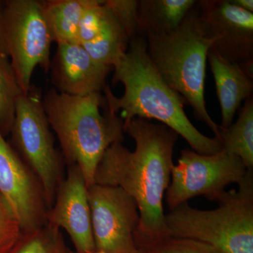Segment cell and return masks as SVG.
<instances>
[{
	"label": "cell",
	"mask_w": 253,
	"mask_h": 253,
	"mask_svg": "<svg viewBox=\"0 0 253 253\" xmlns=\"http://www.w3.org/2000/svg\"><path fill=\"white\" fill-rule=\"evenodd\" d=\"M229 1H231V4L235 5L240 9L253 13V0H229Z\"/></svg>",
	"instance_id": "obj_25"
},
{
	"label": "cell",
	"mask_w": 253,
	"mask_h": 253,
	"mask_svg": "<svg viewBox=\"0 0 253 253\" xmlns=\"http://www.w3.org/2000/svg\"><path fill=\"white\" fill-rule=\"evenodd\" d=\"M222 149L239 157L248 169H253V98L246 100L235 123L219 130Z\"/></svg>",
	"instance_id": "obj_17"
},
{
	"label": "cell",
	"mask_w": 253,
	"mask_h": 253,
	"mask_svg": "<svg viewBox=\"0 0 253 253\" xmlns=\"http://www.w3.org/2000/svg\"><path fill=\"white\" fill-rule=\"evenodd\" d=\"M23 94L9 58L0 51V131L4 136L10 134L16 103Z\"/></svg>",
	"instance_id": "obj_18"
},
{
	"label": "cell",
	"mask_w": 253,
	"mask_h": 253,
	"mask_svg": "<svg viewBox=\"0 0 253 253\" xmlns=\"http://www.w3.org/2000/svg\"><path fill=\"white\" fill-rule=\"evenodd\" d=\"M11 146L39 179L48 209L63 179V159L56 149L40 89L31 86L16 103Z\"/></svg>",
	"instance_id": "obj_7"
},
{
	"label": "cell",
	"mask_w": 253,
	"mask_h": 253,
	"mask_svg": "<svg viewBox=\"0 0 253 253\" xmlns=\"http://www.w3.org/2000/svg\"><path fill=\"white\" fill-rule=\"evenodd\" d=\"M107 6L126 32L129 41L137 36V0H104Z\"/></svg>",
	"instance_id": "obj_23"
},
{
	"label": "cell",
	"mask_w": 253,
	"mask_h": 253,
	"mask_svg": "<svg viewBox=\"0 0 253 253\" xmlns=\"http://www.w3.org/2000/svg\"><path fill=\"white\" fill-rule=\"evenodd\" d=\"M3 1H0V9H1V4H2Z\"/></svg>",
	"instance_id": "obj_28"
},
{
	"label": "cell",
	"mask_w": 253,
	"mask_h": 253,
	"mask_svg": "<svg viewBox=\"0 0 253 253\" xmlns=\"http://www.w3.org/2000/svg\"><path fill=\"white\" fill-rule=\"evenodd\" d=\"M0 195L23 232L46 224L48 207L39 179L0 131Z\"/></svg>",
	"instance_id": "obj_10"
},
{
	"label": "cell",
	"mask_w": 253,
	"mask_h": 253,
	"mask_svg": "<svg viewBox=\"0 0 253 253\" xmlns=\"http://www.w3.org/2000/svg\"><path fill=\"white\" fill-rule=\"evenodd\" d=\"M7 253H69L60 229L46 224L36 230L23 232Z\"/></svg>",
	"instance_id": "obj_20"
},
{
	"label": "cell",
	"mask_w": 253,
	"mask_h": 253,
	"mask_svg": "<svg viewBox=\"0 0 253 253\" xmlns=\"http://www.w3.org/2000/svg\"><path fill=\"white\" fill-rule=\"evenodd\" d=\"M137 253H149L146 252V251H144V250H143V249H138Z\"/></svg>",
	"instance_id": "obj_26"
},
{
	"label": "cell",
	"mask_w": 253,
	"mask_h": 253,
	"mask_svg": "<svg viewBox=\"0 0 253 253\" xmlns=\"http://www.w3.org/2000/svg\"><path fill=\"white\" fill-rule=\"evenodd\" d=\"M90 253H105L104 251H98V250H96V251H93V252H91Z\"/></svg>",
	"instance_id": "obj_27"
},
{
	"label": "cell",
	"mask_w": 253,
	"mask_h": 253,
	"mask_svg": "<svg viewBox=\"0 0 253 253\" xmlns=\"http://www.w3.org/2000/svg\"><path fill=\"white\" fill-rule=\"evenodd\" d=\"M46 223L67 232L76 253L96 251L87 186L76 165L68 166L67 172L56 191L54 204L48 210Z\"/></svg>",
	"instance_id": "obj_12"
},
{
	"label": "cell",
	"mask_w": 253,
	"mask_h": 253,
	"mask_svg": "<svg viewBox=\"0 0 253 253\" xmlns=\"http://www.w3.org/2000/svg\"><path fill=\"white\" fill-rule=\"evenodd\" d=\"M129 41L117 21L94 41L82 45L95 61L113 68L126 54Z\"/></svg>",
	"instance_id": "obj_19"
},
{
	"label": "cell",
	"mask_w": 253,
	"mask_h": 253,
	"mask_svg": "<svg viewBox=\"0 0 253 253\" xmlns=\"http://www.w3.org/2000/svg\"><path fill=\"white\" fill-rule=\"evenodd\" d=\"M42 101L63 161L80 168L87 188L93 185L96 168L106 150L124 140V121L109 111L101 92L71 96L52 87Z\"/></svg>",
	"instance_id": "obj_3"
},
{
	"label": "cell",
	"mask_w": 253,
	"mask_h": 253,
	"mask_svg": "<svg viewBox=\"0 0 253 253\" xmlns=\"http://www.w3.org/2000/svg\"><path fill=\"white\" fill-rule=\"evenodd\" d=\"M52 42L42 5L38 0L3 1L0 9V51L9 59L24 94L38 66L48 72Z\"/></svg>",
	"instance_id": "obj_6"
},
{
	"label": "cell",
	"mask_w": 253,
	"mask_h": 253,
	"mask_svg": "<svg viewBox=\"0 0 253 253\" xmlns=\"http://www.w3.org/2000/svg\"><path fill=\"white\" fill-rule=\"evenodd\" d=\"M208 59L215 83L221 114V129H227L241 103L252 96L253 78L237 63L221 57L211 49Z\"/></svg>",
	"instance_id": "obj_14"
},
{
	"label": "cell",
	"mask_w": 253,
	"mask_h": 253,
	"mask_svg": "<svg viewBox=\"0 0 253 253\" xmlns=\"http://www.w3.org/2000/svg\"><path fill=\"white\" fill-rule=\"evenodd\" d=\"M196 4L175 31L146 38L148 56L166 84L219 139L220 126L208 113L205 99L206 61L214 40L201 22Z\"/></svg>",
	"instance_id": "obj_4"
},
{
	"label": "cell",
	"mask_w": 253,
	"mask_h": 253,
	"mask_svg": "<svg viewBox=\"0 0 253 253\" xmlns=\"http://www.w3.org/2000/svg\"><path fill=\"white\" fill-rule=\"evenodd\" d=\"M200 18L214 40L211 49L240 66L253 63V13L229 0L197 1Z\"/></svg>",
	"instance_id": "obj_11"
},
{
	"label": "cell",
	"mask_w": 253,
	"mask_h": 253,
	"mask_svg": "<svg viewBox=\"0 0 253 253\" xmlns=\"http://www.w3.org/2000/svg\"><path fill=\"white\" fill-rule=\"evenodd\" d=\"M56 44V52L50 66L54 89L71 96L101 92L113 68L95 61L82 44Z\"/></svg>",
	"instance_id": "obj_13"
},
{
	"label": "cell",
	"mask_w": 253,
	"mask_h": 253,
	"mask_svg": "<svg viewBox=\"0 0 253 253\" xmlns=\"http://www.w3.org/2000/svg\"><path fill=\"white\" fill-rule=\"evenodd\" d=\"M23 231L14 212L0 195V253H7Z\"/></svg>",
	"instance_id": "obj_24"
},
{
	"label": "cell",
	"mask_w": 253,
	"mask_h": 253,
	"mask_svg": "<svg viewBox=\"0 0 253 253\" xmlns=\"http://www.w3.org/2000/svg\"><path fill=\"white\" fill-rule=\"evenodd\" d=\"M52 42L78 43V27L83 13L91 0L41 1Z\"/></svg>",
	"instance_id": "obj_16"
},
{
	"label": "cell",
	"mask_w": 253,
	"mask_h": 253,
	"mask_svg": "<svg viewBox=\"0 0 253 253\" xmlns=\"http://www.w3.org/2000/svg\"><path fill=\"white\" fill-rule=\"evenodd\" d=\"M124 130L135 141V149L122 143L110 146L96 168L94 184L117 186L134 200L139 215L134 242L141 249L169 237L163 196L170 182L178 134L139 118L124 123Z\"/></svg>",
	"instance_id": "obj_1"
},
{
	"label": "cell",
	"mask_w": 253,
	"mask_h": 253,
	"mask_svg": "<svg viewBox=\"0 0 253 253\" xmlns=\"http://www.w3.org/2000/svg\"><path fill=\"white\" fill-rule=\"evenodd\" d=\"M196 0H139L137 36H166L179 28Z\"/></svg>",
	"instance_id": "obj_15"
},
{
	"label": "cell",
	"mask_w": 253,
	"mask_h": 253,
	"mask_svg": "<svg viewBox=\"0 0 253 253\" xmlns=\"http://www.w3.org/2000/svg\"><path fill=\"white\" fill-rule=\"evenodd\" d=\"M112 84L121 83L124 94L115 96L109 85L105 99L111 113L121 111L124 123L132 118L155 119L184 138L200 154H217L222 149L221 141L200 132L184 112L185 100L171 89L150 60L146 39L136 36L129 41L126 54L113 66Z\"/></svg>",
	"instance_id": "obj_2"
},
{
	"label": "cell",
	"mask_w": 253,
	"mask_h": 253,
	"mask_svg": "<svg viewBox=\"0 0 253 253\" xmlns=\"http://www.w3.org/2000/svg\"><path fill=\"white\" fill-rule=\"evenodd\" d=\"M69 253H76V252H73V251H71V250H69Z\"/></svg>",
	"instance_id": "obj_29"
},
{
	"label": "cell",
	"mask_w": 253,
	"mask_h": 253,
	"mask_svg": "<svg viewBox=\"0 0 253 253\" xmlns=\"http://www.w3.org/2000/svg\"><path fill=\"white\" fill-rule=\"evenodd\" d=\"M149 253H221L201 241L184 238L169 237L141 249Z\"/></svg>",
	"instance_id": "obj_22"
},
{
	"label": "cell",
	"mask_w": 253,
	"mask_h": 253,
	"mask_svg": "<svg viewBox=\"0 0 253 253\" xmlns=\"http://www.w3.org/2000/svg\"><path fill=\"white\" fill-rule=\"evenodd\" d=\"M117 21L111 10L105 4L104 0H91L80 22L78 43L83 44L94 41Z\"/></svg>",
	"instance_id": "obj_21"
},
{
	"label": "cell",
	"mask_w": 253,
	"mask_h": 253,
	"mask_svg": "<svg viewBox=\"0 0 253 253\" xmlns=\"http://www.w3.org/2000/svg\"><path fill=\"white\" fill-rule=\"evenodd\" d=\"M88 189L95 247L106 253H137L134 233L137 205L117 186L94 184Z\"/></svg>",
	"instance_id": "obj_9"
},
{
	"label": "cell",
	"mask_w": 253,
	"mask_h": 253,
	"mask_svg": "<svg viewBox=\"0 0 253 253\" xmlns=\"http://www.w3.org/2000/svg\"><path fill=\"white\" fill-rule=\"evenodd\" d=\"M253 169L239 189L226 191L217 209L201 211L184 203L166 214L169 237L196 240L221 253H253Z\"/></svg>",
	"instance_id": "obj_5"
},
{
	"label": "cell",
	"mask_w": 253,
	"mask_h": 253,
	"mask_svg": "<svg viewBox=\"0 0 253 253\" xmlns=\"http://www.w3.org/2000/svg\"><path fill=\"white\" fill-rule=\"evenodd\" d=\"M248 170L239 157L223 149L211 155L183 150L171 172L166 194L168 206L172 211L200 196L217 202L225 194L226 186L234 182L239 184Z\"/></svg>",
	"instance_id": "obj_8"
}]
</instances>
